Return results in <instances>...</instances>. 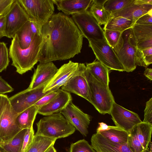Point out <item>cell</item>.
Segmentation results:
<instances>
[{
  "instance_id": "6da1fadb",
  "label": "cell",
  "mask_w": 152,
  "mask_h": 152,
  "mask_svg": "<svg viewBox=\"0 0 152 152\" xmlns=\"http://www.w3.org/2000/svg\"><path fill=\"white\" fill-rule=\"evenodd\" d=\"M44 42L39 63L67 60L80 53L83 37L71 18L53 14L42 27Z\"/></svg>"
},
{
  "instance_id": "7a4b0ae2",
  "label": "cell",
  "mask_w": 152,
  "mask_h": 152,
  "mask_svg": "<svg viewBox=\"0 0 152 152\" xmlns=\"http://www.w3.org/2000/svg\"><path fill=\"white\" fill-rule=\"evenodd\" d=\"M44 42L43 35H35L27 48L20 47L17 36L12 38L9 49V57L11 59V65L16 69V72L22 75L31 70L40 58L41 49Z\"/></svg>"
},
{
  "instance_id": "3957f363",
  "label": "cell",
  "mask_w": 152,
  "mask_h": 152,
  "mask_svg": "<svg viewBox=\"0 0 152 152\" xmlns=\"http://www.w3.org/2000/svg\"><path fill=\"white\" fill-rule=\"evenodd\" d=\"M36 124L35 135L56 140L70 135L76 129L60 112L43 117Z\"/></svg>"
},
{
  "instance_id": "277c9868",
  "label": "cell",
  "mask_w": 152,
  "mask_h": 152,
  "mask_svg": "<svg viewBox=\"0 0 152 152\" xmlns=\"http://www.w3.org/2000/svg\"><path fill=\"white\" fill-rule=\"evenodd\" d=\"M86 76L89 88L90 103L100 113L110 114L115 102L109 86L96 80L87 69Z\"/></svg>"
},
{
  "instance_id": "5b68a950",
  "label": "cell",
  "mask_w": 152,
  "mask_h": 152,
  "mask_svg": "<svg viewBox=\"0 0 152 152\" xmlns=\"http://www.w3.org/2000/svg\"><path fill=\"white\" fill-rule=\"evenodd\" d=\"M137 49L136 39L132 27L123 31L120 42L114 51L124 71L132 72L136 69L135 56Z\"/></svg>"
},
{
  "instance_id": "8992f818",
  "label": "cell",
  "mask_w": 152,
  "mask_h": 152,
  "mask_svg": "<svg viewBox=\"0 0 152 152\" xmlns=\"http://www.w3.org/2000/svg\"><path fill=\"white\" fill-rule=\"evenodd\" d=\"M15 115L9 98L5 94H0V136L7 142L21 129L16 124Z\"/></svg>"
},
{
  "instance_id": "52a82bcc",
  "label": "cell",
  "mask_w": 152,
  "mask_h": 152,
  "mask_svg": "<svg viewBox=\"0 0 152 152\" xmlns=\"http://www.w3.org/2000/svg\"><path fill=\"white\" fill-rule=\"evenodd\" d=\"M28 16L29 20L42 26L53 14L52 0H18Z\"/></svg>"
},
{
  "instance_id": "ba28073f",
  "label": "cell",
  "mask_w": 152,
  "mask_h": 152,
  "mask_svg": "<svg viewBox=\"0 0 152 152\" xmlns=\"http://www.w3.org/2000/svg\"><path fill=\"white\" fill-rule=\"evenodd\" d=\"M88 41L89 46L93 50L96 59L109 70L124 71L123 66L116 53L105 39Z\"/></svg>"
},
{
  "instance_id": "9c48e42d",
  "label": "cell",
  "mask_w": 152,
  "mask_h": 152,
  "mask_svg": "<svg viewBox=\"0 0 152 152\" xmlns=\"http://www.w3.org/2000/svg\"><path fill=\"white\" fill-rule=\"evenodd\" d=\"M72 16L83 37L88 40L105 39L104 30L88 10L72 14Z\"/></svg>"
},
{
  "instance_id": "30bf717a",
  "label": "cell",
  "mask_w": 152,
  "mask_h": 152,
  "mask_svg": "<svg viewBox=\"0 0 152 152\" xmlns=\"http://www.w3.org/2000/svg\"><path fill=\"white\" fill-rule=\"evenodd\" d=\"M45 85L34 89L27 88L9 98L15 115L17 116L19 113L34 105L46 94L56 91L53 90L43 93V91Z\"/></svg>"
},
{
  "instance_id": "8fae6325",
  "label": "cell",
  "mask_w": 152,
  "mask_h": 152,
  "mask_svg": "<svg viewBox=\"0 0 152 152\" xmlns=\"http://www.w3.org/2000/svg\"><path fill=\"white\" fill-rule=\"evenodd\" d=\"M152 125L142 121L130 131L128 143L133 152H145L151 141Z\"/></svg>"
},
{
  "instance_id": "7c38bea8",
  "label": "cell",
  "mask_w": 152,
  "mask_h": 152,
  "mask_svg": "<svg viewBox=\"0 0 152 152\" xmlns=\"http://www.w3.org/2000/svg\"><path fill=\"white\" fill-rule=\"evenodd\" d=\"M86 66L84 63H79L77 69L61 89L76 94L90 103V92L86 78Z\"/></svg>"
},
{
  "instance_id": "4fadbf2b",
  "label": "cell",
  "mask_w": 152,
  "mask_h": 152,
  "mask_svg": "<svg viewBox=\"0 0 152 152\" xmlns=\"http://www.w3.org/2000/svg\"><path fill=\"white\" fill-rule=\"evenodd\" d=\"M65 118L83 135L86 137L91 118L71 101L60 112Z\"/></svg>"
},
{
  "instance_id": "5bb4252c",
  "label": "cell",
  "mask_w": 152,
  "mask_h": 152,
  "mask_svg": "<svg viewBox=\"0 0 152 152\" xmlns=\"http://www.w3.org/2000/svg\"><path fill=\"white\" fill-rule=\"evenodd\" d=\"M29 18L18 0H15L6 15L5 37L13 38Z\"/></svg>"
},
{
  "instance_id": "9a60e30c",
  "label": "cell",
  "mask_w": 152,
  "mask_h": 152,
  "mask_svg": "<svg viewBox=\"0 0 152 152\" xmlns=\"http://www.w3.org/2000/svg\"><path fill=\"white\" fill-rule=\"evenodd\" d=\"M116 126L130 132L141 121L137 114L116 103H113L110 114Z\"/></svg>"
},
{
  "instance_id": "2e32d148",
  "label": "cell",
  "mask_w": 152,
  "mask_h": 152,
  "mask_svg": "<svg viewBox=\"0 0 152 152\" xmlns=\"http://www.w3.org/2000/svg\"><path fill=\"white\" fill-rule=\"evenodd\" d=\"M79 63L71 61L62 65L52 78L46 84L43 91L45 93L51 91H57L65 84L76 71Z\"/></svg>"
},
{
  "instance_id": "e0dca14e",
  "label": "cell",
  "mask_w": 152,
  "mask_h": 152,
  "mask_svg": "<svg viewBox=\"0 0 152 152\" xmlns=\"http://www.w3.org/2000/svg\"><path fill=\"white\" fill-rule=\"evenodd\" d=\"M58 69L52 62L39 63L35 70L27 88H37L46 85L52 78Z\"/></svg>"
},
{
  "instance_id": "ac0fdd59",
  "label": "cell",
  "mask_w": 152,
  "mask_h": 152,
  "mask_svg": "<svg viewBox=\"0 0 152 152\" xmlns=\"http://www.w3.org/2000/svg\"><path fill=\"white\" fill-rule=\"evenodd\" d=\"M91 146L96 152H133L128 142L119 144L112 142L97 133L91 138Z\"/></svg>"
},
{
  "instance_id": "d6986e66",
  "label": "cell",
  "mask_w": 152,
  "mask_h": 152,
  "mask_svg": "<svg viewBox=\"0 0 152 152\" xmlns=\"http://www.w3.org/2000/svg\"><path fill=\"white\" fill-rule=\"evenodd\" d=\"M71 101L70 93L59 89L57 94L48 103L40 107L38 113L47 116L60 112Z\"/></svg>"
},
{
  "instance_id": "ffe728a7",
  "label": "cell",
  "mask_w": 152,
  "mask_h": 152,
  "mask_svg": "<svg viewBox=\"0 0 152 152\" xmlns=\"http://www.w3.org/2000/svg\"><path fill=\"white\" fill-rule=\"evenodd\" d=\"M151 10L152 4H139L135 2V0H133L120 10L110 15L109 19L114 17L120 16L135 22L140 18Z\"/></svg>"
},
{
  "instance_id": "44dd1931",
  "label": "cell",
  "mask_w": 152,
  "mask_h": 152,
  "mask_svg": "<svg viewBox=\"0 0 152 152\" xmlns=\"http://www.w3.org/2000/svg\"><path fill=\"white\" fill-rule=\"evenodd\" d=\"M59 11L67 15L88 10L92 0H52Z\"/></svg>"
},
{
  "instance_id": "7402d4cb",
  "label": "cell",
  "mask_w": 152,
  "mask_h": 152,
  "mask_svg": "<svg viewBox=\"0 0 152 152\" xmlns=\"http://www.w3.org/2000/svg\"><path fill=\"white\" fill-rule=\"evenodd\" d=\"M138 48L152 47V25L134 23L132 27Z\"/></svg>"
},
{
  "instance_id": "603a6c76",
  "label": "cell",
  "mask_w": 152,
  "mask_h": 152,
  "mask_svg": "<svg viewBox=\"0 0 152 152\" xmlns=\"http://www.w3.org/2000/svg\"><path fill=\"white\" fill-rule=\"evenodd\" d=\"M88 71L97 81L109 86L110 82L109 69L98 60L91 63H86Z\"/></svg>"
},
{
  "instance_id": "cb8c5ba5",
  "label": "cell",
  "mask_w": 152,
  "mask_h": 152,
  "mask_svg": "<svg viewBox=\"0 0 152 152\" xmlns=\"http://www.w3.org/2000/svg\"><path fill=\"white\" fill-rule=\"evenodd\" d=\"M99 133L107 140L115 143H127L129 132L117 126H108V128Z\"/></svg>"
},
{
  "instance_id": "d4e9b609",
  "label": "cell",
  "mask_w": 152,
  "mask_h": 152,
  "mask_svg": "<svg viewBox=\"0 0 152 152\" xmlns=\"http://www.w3.org/2000/svg\"><path fill=\"white\" fill-rule=\"evenodd\" d=\"M39 108L33 105L18 114L15 121L18 126L21 129H28L33 124Z\"/></svg>"
},
{
  "instance_id": "484cf974",
  "label": "cell",
  "mask_w": 152,
  "mask_h": 152,
  "mask_svg": "<svg viewBox=\"0 0 152 152\" xmlns=\"http://www.w3.org/2000/svg\"><path fill=\"white\" fill-rule=\"evenodd\" d=\"M107 0H92L88 10L100 25H105L109 18V15L104 7Z\"/></svg>"
},
{
  "instance_id": "4316f807",
  "label": "cell",
  "mask_w": 152,
  "mask_h": 152,
  "mask_svg": "<svg viewBox=\"0 0 152 152\" xmlns=\"http://www.w3.org/2000/svg\"><path fill=\"white\" fill-rule=\"evenodd\" d=\"M56 140L35 134L33 142L24 152H45L54 146Z\"/></svg>"
},
{
  "instance_id": "83f0119b",
  "label": "cell",
  "mask_w": 152,
  "mask_h": 152,
  "mask_svg": "<svg viewBox=\"0 0 152 152\" xmlns=\"http://www.w3.org/2000/svg\"><path fill=\"white\" fill-rule=\"evenodd\" d=\"M135 23L134 21L124 17H114L109 19L104 25L103 30L109 29L123 32L131 28Z\"/></svg>"
},
{
  "instance_id": "f1b7e54d",
  "label": "cell",
  "mask_w": 152,
  "mask_h": 152,
  "mask_svg": "<svg viewBox=\"0 0 152 152\" xmlns=\"http://www.w3.org/2000/svg\"><path fill=\"white\" fill-rule=\"evenodd\" d=\"M27 129L21 130L11 140L4 142L0 148L4 152H21L24 136Z\"/></svg>"
},
{
  "instance_id": "f546056e",
  "label": "cell",
  "mask_w": 152,
  "mask_h": 152,
  "mask_svg": "<svg viewBox=\"0 0 152 152\" xmlns=\"http://www.w3.org/2000/svg\"><path fill=\"white\" fill-rule=\"evenodd\" d=\"M18 41L20 48L25 49L30 45L34 37L29 26V20L27 21L16 32Z\"/></svg>"
},
{
  "instance_id": "4dcf8cb0",
  "label": "cell",
  "mask_w": 152,
  "mask_h": 152,
  "mask_svg": "<svg viewBox=\"0 0 152 152\" xmlns=\"http://www.w3.org/2000/svg\"><path fill=\"white\" fill-rule=\"evenodd\" d=\"M135 60L136 65L147 67L152 63V47L138 48L136 51Z\"/></svg>"
},
{
  "instance_id": "1f68e13d",
  "label": "cell",
  "mask_w": 152,
  "mask_h": 152,
  "mask_svg": "<svg viewBox=\"0 0 152 152\" xmlns=\"http://www.w3.org/2000/svg\"><path fill=\"white\" fill-rule=\"evenodd\" d=\"M133 0H107L104 4L105 10L110 15L120 10Z\"/></svg>"
},
{
  "instance_id": "d6a6232c",
  "label": "cell",
  "mask_w": 152,
  "mask_h": 152,
  "mask_svg": "<svg viewBox=\"0 0 152 152\" xmlns=\"http://www.w3.org/2000/svg\"><path fill=\"white\" fill-rule=\"evenodd\" d=\"M104 31L105 39L108 45L115 50L120 42L123 32L109 29Z\"/></svg>"
},
{
  "instance_id": "836d02e7",
  "label": "cell",
  "mask_w": 152,
  "mask_h": 152,
  "mask_svg": "<svg viewBox=\"0 0 152 152\" xmlns=\"http://www.w3.org/2000/svg\"><path fill=\"white\" fill-rule=\"evenodd\" d=\"M69 152H96L88 142L84 139L71 144Z\"/></svg>"
},
{
  "instance_id": "e575fe53",
  "label": "cell",
  "mask_w": 152,
  "mask_h": 152,
  "mask_svg": "<svg viewBox=\"0 0 152 152\" xmlns=\"http://www.w3.org/2000/svg\"><path fill=\"white\" fill-rule=\"evenodd\" d=\"M7 44L0 42V72L6 69L10 61Z\"/></svg>"
},
{
  "instance_id": "d590c367",
  "label": "cell",
  "mask_w": 152,
  "mask_h": 152,
  "mask_svg": "<svg viewBox=\"0 0 152 152\" xmlns=\"http://www.w3.org/2000/svg\"><path fill=\"white\" fill-rule=\"evenodd\" d=\"M35 136L33 126L28 129L25 134L21 152H24L31 143Z\"/></svg>"
},
{
  "instance_id": "8d00e7d4",
  "label": "cell",
  "mask_w": 152,
  "mask_h": 152,
  "mask_svg": "<svg viewBox=\"0 0 152 152\" xmlns=\"http://www.w3.org/2000/svg\"><path fill=\"white\" fill-rule=\"evenodd\" d=\"M15 0H0V18L6 16Z\"/></svg>"
},
{
  "instance_id": "74e56055",
  "label": "cell",
  "mask_w": 152,
  "mask_h": 152,
  "mask_svg": "<svg viewBox=\"0 0 152 152\" xmlns=\"http://www.w3.org/2000/svg\"><path fill=\"white\" fill-rule=\"evenodd\" d=\"M58 90L53 91L45 95L34 105L37 107L39 108L43 105L47 104L57 94Z\"/></svg>"
},
{
  "instance_id": "f35d334b",
  "label": "cell",
  "mask_w": 152,
  "mask_h": 152,
  "mask_svg": "<svg viewBox=\"0 0 152 152\" xmlns=\"http://www.w3.org/2000/svg\"><path fill=\"white\" fill-rule=\"evenodd\" d=\"M142 122L147 123L152 125V98L146 103L144 110V115Z\"/></svg>"
},
{
  "instance_id": "ab89813d",
  "label": "cell",
  "mask_w": 152,
  "mask_h": 152,
  "mask_svg": "<svg viewBox=\"0 0 152 152\" xmlns=\"http://www.w3.org/2000/svg\"><path fill=\"white\" fill-rule=\"evenodd\" d=\"M152 10L140 18L135 23L144 25H152Z\"/></svg>"
},
{
  "instance_id": "60d3db41",
  "label": "cell",
  "mask_w": 152,
  "mask_h": 152,
  "mask_svg": "<svg viewBox=\"0 0 152 152\" xmlns=\"http://www.w3.org/2000/svg\"><path fill=\"white\" fill-rule=\"evenodd\" d=\"M14 88L0 76V94L12 92Z\"/></svg>"
},
{
  "instance_id": "b9f144b4",
  "label": "cell",
  "mask_w": 152,
  "mask_h": 152,
  "mask_svg": "<svg viewBox=\"0 0 152 152\" xmlns=\"http://www.w3.org/2000/svg\"><path fill=\"white\" fill-rule=\"evenodd\" d=\"M29 26L30 30L34 35H42V26L37 23L29 20Z\"/></svg>"
},
{
  "instance_id": "7bdbcfd3",
  "label": "cell",
  "mask_w": 152,
  "mask_h": 152,
  "mask_svg": "<svg viewBox=\"0 0 152 152\" xmlns=\"http://www.w3.org/2000/svg\"><path fill=\"white\" fill-rule=\"evenodd\" d=\"M6 16L0 18V39L5 36Z\"/></svg>"
},
{
  "instance_id": "ee69618b",
  "label": "cell",
  "mask_w": 152,
  "mask_h": 152,
  "mask_svg": "<svg viewBox=\"0 0 152 152\" xmlns=\"http://www.w3.org/2000/svg\"><path fill=\"white\" fill-rule=\"evenodd\" d=\"M99 126L96 129V132H100L106 130L108 128V126L103 122L99 123Z\"/></svg>"
},
{
  "instance_id": "f6af8a7d",
  "label": "cell",
  "mask_w": 152,
  "mask_h": 152,
  "mask_svg": "<svg viewBox=\"0 0 152 152\" xmlns=\"http://www.w3.org/2000/svg\"><path fill=\"white\" fill-rule=\"evenodd\" d=\"M144 75L150 80H152V69L151 68H146L144 72Z\"/></svg>"
},
{
  "instance_id": "bcb514c9",
  "label": "cell",
  "mask_w": 152,
  "mask_h": 152,
  "mask_svg": "<svg viewBox=\"0 0 152 152\" xmlns=\"http://www.w3.org/2000/svg\"><path fill=\"white\" fill-rule=\"evenodd\" d=\"M135 2L139 4H152V0H135Z\"/></svg>"
},
{
  "instance_id": "7dc6e473",
  "label": "cell",
  "mask_w": 152,
  "mask_h": 152,
  "mask_svg": "<svg viewBox=\"0 0 152 152\" xmlns=\"http://www.w3.org/2000/svg\"><path fill=\"white\" fill-rule=\"evenodd\" d=\"M47 152H56V151L54 146H52L49 149Z\"/></svg>"
},
{
  "instance_id": "c3c4849f",
  "label": "cell",
  "mask_w": 152,
  "mask_h": 152,
  "mask_svg": "<svg viewBox=\"0 0 152 152\" xmlns=\"http://www.w3.org/2000/svg\"><path fill=\"white\" fill-rule=\"evenodd\" d=\"M4 142L0 136V147L4 143Z\"/></svg>"
},
{
  "instance_id": "681fc988",
  "label": "cell",
  "mask_w": 152,
  "mask_h": 152,
  "mask_svg": "<svg viewBox=\"0 0 152 152\" xmlns=\"http://www.w3.org/2000/svg\"><path fill=\"white\" fill-rule=\"evenodd\" d=\"M145 152H152V150L150 149V150H149L148 148V149L146 150Z\"/></svg>"
},
{
  "instance_id": "f907efd6",
  "label": "cell",
  "mask_w": 152,
  "mask_h": 152,
  "mask_svg": "<svg viewBox=\"0 0 152 152\" xmlns=\"http://www.w3.org/2000/svg\"><path fill=\"white\" fill-rule=\"evenodd\" d=\"M0 152H3L0 150Z\"/></svg>"
},
{
  "instance_id": "816d5d0a",
  "label": "cell",
  "mask_w": 152,
  "mask_h": 152,
  "mask_svg": "<svg viewBox=\"0 0 152 152\" xmlns=\"http://www.w3.org/2000/svg\"><path fill=\"white\" fill-rule=\"evenodd\" d=\"M48 150H47V151H46L45 152H47V151H48Z\"/></svg>"
}]
</instances>
